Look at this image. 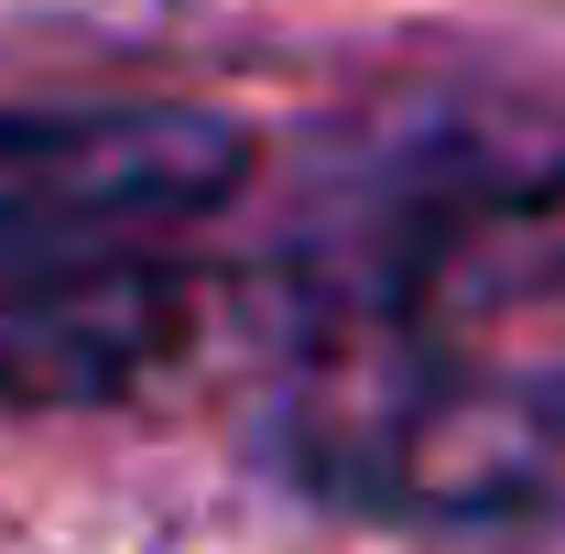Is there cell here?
I'll use <instances>...</instances> for the list:
<instances>
[{"mask_svg": "<svg viewBox=\"0 0 565 554\" xmlns=\"http://www.w3.org/2000/svg\"><path fill=\"white\" fill-rule=\"evenodd\" d=\"M196 338V283L163 262H55V273H0V403L76 414V403H131L174 348Z\"/></svg>", "mask_w": 565, "mask_h": 554, "instance_id": "2", "label": "cell"}, {"mask_svg": "<svg viewBox=\"0 0 565 554\" xmlns=\"http://www.w3.org/2000/svg\"><path fill=\"white\" fill-rule=\"evenodd\" d=\"M250 131L185 98L109 109H22L0 120V273L109 262L152 228H196L239 196Z\"/></svg>", "mask_w": 565, "mask_h": 554, "instance_id": "1", "label": "cell"}]
</instances>
